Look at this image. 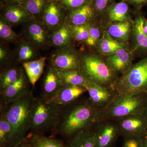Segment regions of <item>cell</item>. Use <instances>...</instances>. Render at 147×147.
I'll use <instances>...</instances> for the list:
<instances>
[{"mask_svg": "<svg viewBox=\"0 0 147 147\" xmlns=\"http://www.w3.org/2000/svg\"><path fill=\"white\" fill-rule=\"evenodd\" d=\"M62 108L55 132L69 138L81 131L93 128L98 109L88 98L80 99Z\"/></svg>", "mask_w": 147, "mask_h": 147, "instance_id": "1", "label": "cell"}, {"mask_svg": "<svg viewBox=\"0 0 147 147\" xmlns=\"http://www.w3.org/2000/svg\"><path fill=\"white\" fill-rule=\"evenodd\" d=\"M147 103V92L123 94L117 95L105 108L98 109L96 123L117 119L136 114L144 113Z\"/></svg>", "mask_w": 147, "mask_h": 147, "instance_id": "2", "label": "cell"}, {"mask_svg": "<svg viewBox=\"0 0 147 147\" xmlns=\"http://www.w3.org/2000/svg\"><path fill=\"white\" fill-rule=\"evenodd\" d=\"M34 97L32 90L28 94L9 104L3 113L13 129L12 147L22 142L30 130L32 104Z\"/></svg>", "mask_w": 147, "mask_h": 147, "instance_id": "3", "label": "cell"}, {"mask_svg": "<svg viewBox=\"0 0 147 147\" xmlns=\"http://www.w3.org/2000/svg\"><path fill=\"white\" fill-rule=\"evenodd\" d=\"M80 71L90 82L104 88L114 89L117 74L108 65L104 59L92 52H79Z\"/></svg>", "mask_w": 147, "mask_h": 147, "instance_id": "4", "label": "cell"}, {"mask_svg": "<svg viewBox=\"0 0 147 147\" xmlns=\"http://www.w3.org/2000/svg\"><path fill=\"white\" fill-rule=\"evenodd\" d=\"M62 107L42 97L35 98L32 104L30 127L31 132L43 134L55 131L60 117Z\"/></svg>", "mask_w": 147, "mask_h": 147, "instance_id": "5", "label": "cell"}, {"mask_svg": "<svg viewBox=\"0 0 147 147\" xmlns=\"http://www.w3.org/2000/svg\"><path fill=\"white\" fill-rule=\"evenodd\" d=\"M114 89L119 94L147 92V57L123 74Z\"/></svg>", "mask_w": 147, "mask_h": 147, "instance_id": "6", "label": "cell"}, {"mask_svg": "<svg viewBox=\"0 0 147 147\" xmlns=\"http://www.w3.org/2000/svg\"><path fill=\"white\" fill-rule=\"evenodd\" d=\"M50 65L57 71H80L79 53L73 45L56 48L50 54Z\"/></svg>", "mask_w": 147, "mask_h": 147, "instance_id": "7", "label": "cell"}, {"mask_svg": "<svg viewBox=\"0 0 147 147\" xmlns=\"http://www.w3.org/2000/svg\"><path fill=\"white\" fill-rule=\"evenodd\" d=\"M22 26L20 34L22 37L31 42L39 50H47L51 47L50 35L41 21L32 18Z\"/></svg>", "mask_w": 147, "mask_h": 147, "instance_id": "8", "label": "cell"}, {"mask_svg": "<svg viewBox=\"0 0 147 147\" xmlns=\"http://www.w3.org/2000/svg\"><path fill=\"white\" fill-rule=\"evenodd\" d=\"M115 120L121 136L146 137L147 118L144 113L130 115Z\"/></svg>", "mask_w": 147, "mask_h": 147, "instance_id": "9", "label": "cell"}, {"mask_svg": "<svg viewBox=\"0 0 147 147\" xmlns=\"http://www.w3.org/2000/svg\"><path fill=\"white\" fill-rule=\"evenodd\" d=\"M96 147H113L120 132L115 120L97 123L93 128Z\"/></svg>", "mask_w": 147, "mask_h": 147, "instance_id": "10", "label": "cell"}, {"mask_svg": "<svg viewBox=\"0 0 147 147\" xmlns=\"http://www.w3.org/2000/svg\"><path fill=\"white\" fill-rule=\"evenodd\" d=\"M66 16L67 11L58 0H50L40 21L50 35L65 24Z\"/></svg>", "mask_w": 147, "mask_h": 147, "instance_id": "11", "label": "cell"}, {"mask_svg": "<svg viewBox=\"0 0 147 147\" xmlns=\"http://www.w3.org/2000/svg\"><path fill=\"white\" fill-rule=\"evenodd\" d=\"M30 85L31 84L25 72L17 82L0 92L1 112L5 111L9 104L28 94L31 90L30 89Z\"/></svg>", "mask_w": 147, "mask_h": 147, "instance_id": "12", "label": "cell"}, {"mask_svg": "<svg viewBox=\"0 0 147 147\" xmlns=\"http://www.w3.org/2000/svg\"><path fill=\"white\" fill-rule=\"evenodd\" d=\"M86 88L90 102L98 109L107 107L118 94L114 89L104 88L91 82Z\"/></svg>", "mask_w": 147, "mask_h": 147, "instance_id": "13", "label": "cell"}, {"mask_svg": "<svg viewBox=\"0 0 147 147\" xmlns=\"http://www.w3.org/2000/svg\"><path fill=\"white\" fill-rule=\"evenodd\" d=\"M13 50V63L22 64L41 57L38 48L21 36Z\"/></svg>", "mask_w": 147, "mask_h": 147, "instance_id": "14", "label": "cell"}, {"mask_svg": "<svg viewBox=\"0 0 147 147\" xmlns=\"http://www.w3.org/2000/svg\"><path fill=\"white\" fill-rule=\"evenodd\" d=\"M63 86L57 70L49 65L43 77L41 97L46 100H51Z\"/></svg>", "mask_w": 147, "mask_h": 147, "instance_id": "15", "label": "cell"}, {"mask_svg": "<svg viewBox=\"0 0 147 147\" xmlns=\"http://www.w3.org/2000/svg\"><path fill=\"white\" fill-rule=\"evenodd\" d=\"M104 60L114 72L123 74L132 66L133 56L131 52L125 47L105 56Z\"/></svg>", "mask_w": 147, "mask_h": 147, "instance_id": "16", "label": "cell"}, {"mask_svg": "<svg viewBox=\"0 0 147 147\" xmlns=\"http://www.w3.org/2000/svg\"><path fill=\"white\" fill-rule=\"evenodd\" d=\"M1 16L11 27L22 26L32 18L26 9L20 5L17 4L1 5Z\"/></svg>", "mask_w": 147, "mask_h": 147, "instance_id": "17", "label": "cell"}, {"mask_svg": "<svg viewBox=\"0 0 147 147\" xmlns=\"http://www.w3.org/2000/svg\"><path fill=\"white\" fill-rule=\"evenodd\" d=\"M92 1L82 7L67 11L65 24L70 26H80L93 22L95 11Z\"/></svg>", "mask_w": 147, "mask_h": 147, "instance_id": "18", "label": "cell"}, {"mask_svg": "<svg viewBox=\"0 0 147 147\" xmlns=\"http://www.w3.org/2000/svg\"><path fill=\"white\" fill-rule=\"evenodd\" d=\"M86 92L85 87L64 85L50 100L62 108L78 100Z\"/></svg>", "mask_w": 147, "mask_h": 147, "instance_id": "19", "label": "cell"}, {"mask_svg": "<svg viewBox=\"0 0 147 147\" xmlns=\"http://www.w3.org/2000/svg\"><path fill=\"white\" fill-rule=\"evenodd\" d=\"M145 18L139 16L134 20L132 26V34L134 50L142 54H147V35L143 28Z\"/></svg>", "mask_w": 147, "mask_h": 147, "instance_id": "20", "label": "cell"}, {"mask_svg": "<svg viewBox=\"0 0 147 147\" xmlns=\"http://www.w3.org/2000/svg\"><path fill=\"white\" fill-rule=\"evenodd\" d=\"M50 46L61 48L72 45L74 41L71 27L64 24L50 35Z\"/></svg>", "mask_w": 147, "mask_h": 147, "instance_id": "21", "label": "cell"}, {"mask_svg": "<svg viewBox=\"0 0 147 147\" xmlns=\"http://www.w3.org/2000/svg\"><path fill=\"white\" fill-rule=\"evenodd\" d=\"M46 59V57H42L37 59L22 64L27 77L33 87L44 72Z\"/></svg>", "mask_w": 147, "mask_h": 147, "instance_id": "22", "label": "cell"}, {"mask_svg": "<svg viewBox=\"0 0 147 147\" xmlns=\"http://www.w3.org/2000/svg\"><path fill=\"white\" fill-rule=\"evenodd\" d=\"M25 72L23 66L13 64L1 70L0 74V92L20 79Z\"/></svg>", "mask_w": 147, "mask_h": 147, "instance_id": "23", "label": "cell"}, {"mask_svg": "<svg viewBox=\"0 0 147 147\" xmlns=\"http://www.w3.org/2000/svg\"><path fill=\"white\" fill-rule=\"evenodd\" d=\"M131 29L132 27L131 22L127 20L112 24L108 28L107 32L114 39L126 45Z\"/></svg>", "mask_w": 147, "mask_h": 147, "instance_id": "24", "label": "cell"}, {"mask_svg": "<svg viewBox=\"0 0 147 147\" xmlns=\"http://www.w3.org/2000/svg\"><path fill=\"white\" fill-rule=\"evenodd\" d=\"M125 44L121 43L114 39L108 32L103 33L96 47L102 55H110L121 48L126 47Z\"/></svg>", "mask_w": 147, "mask_h": 147, "instance_id": "25", "label": "cell"}, {"mask_svg": "<svg viewBox=\"0 0 147 147\" xmlns=\"http://www.w3.org/2000/svg\"><path fill=\"white\" fill-rule=\"evenodd\" d=\"M67 147H96L93 128L81 131L69 138Z\"/></svg>", "mask_w": 147, "mask_h": 147, "instance_id": "26", "label": "cell"}, {"mask_svg": "<svg viewBox=\"0 0 147 147\" xmlns=\"http://www.w3.org/2000/svg\"><path fill=\"white\" fill-rule=\"evenodd\" d=\"M32 147H67L62 141L43 134L31 132L27 136Z\"/></svg>", "mask_w": 147, "mask_h": 147, "instance_id": "27", "label": "cell"}, {"mask_svg": "<svg viewBox=\"0 0 147 147\" xmlns=\"http://www.w3.org/2000/svg\"><path fill=\"white\" fill-rule=\"evenodd\" d=\"M58 71L64 85L86 87L90 83L79 70Z\"/></svg>", "mask_w": 147, "mask_h": 147, "instance_id": "28", "label": "cell"}, {"mask_svg": "<svg viewBox=\"0 0 147 147\" xmlns=\"http://www.w3.org/2000/svg\"><path fill=\"white\" fill-rule=\"evenodd\" d=\"M13 137L12 127L7 119L4 113H1L0 147H12Z\"/></svg>", "mask_w": 147, "mask_h": 147, "instance_id": "29", "label": "cell"}, {"mask_svg": "<svg viewBox=\"0 0 147 147\" xmlns=\"http://www.w3.org/2000/svg\"><path fill=\"white\" fill-rule=\"evenodd\" d=\"M50 0H27L20 5L26 9L32 18L41 20L45 7Z\"/></svg>", "mask_w": 147, "mask_h": 147, "instance_id": "30", "label": "cell"}, {"mask_svg": "<svg viewBox=\"0 0 147 147\" xmlns=\"http://www.w3.org/2000/svg\"><path fill=\"white\" fill-rule=\"evenodd\" d=\"M21 34H17L5 19L0 16V39L1 41L14 45L21 38Z\"/></svg>", "mask_w": 147, "mask_h": 147, "instance_id": "31", "label": "cell"}, {"mask_svg": "<svg viewBox=\"0 0 147 147\" xmlns=\"http://www.w3.org/2000/svg\"><path fill=\"white\" fill-rule=\"evenodd\" d=\"M108 16L109 20L112 22L129 20L128 5L124 2L115 4L109 9Z\"/></svg>", "mask_w": 147, "mask_h": 147, "instance_id": "32", "label": "cell"}, {"mask_svg": "<svg viewBox=\"0 0 147 147\" xmlns=\"http://www.w3.org/2000/svg\"><path fill=\"white\" fill-rule=\"evenodd\" d=\"M13 63V50L9 43L0 41V67L1 70L10 66Z\"/></svg>", "mask_w": 147, "mask_h": 147, "instance_id": "33", "label": "cell"}, {"mask_svg": "<svg viewBox=\"0 0 147 147\" xmlns=\"http://www.w3.org/2000/svg\"><path fill=\"white\" fill-rule=\"evenodd\" d=\"M91 23L71 26L74 41L84 43L87 40Z\"/></svg>", "mask_w": 147, "mask_h": 147, "instance_id": "34", "label": "cell"}, {"mask_svg": "<svg viewBox=\"0 0 147 147\" xmlns=\"http://www.w3.org/2000/svg\"><path fill=\"white\" fill-rule=\"evenodd\" d=\"M93 23L94 22H92L90 25L88 37L84 43L86 46L90 48L96 47L100 38V29Z\"/></svg>", "mask_w": 147, "mask_h": 147, "instance_id": "35", "label": "cell"}, {"mask_svg": "<svg viewBox=\"0 0 147 147\" xmlns=\"http://www.w3.org/2000/svg\"><path fill=\"white\" fill-rule=\"evenodd\" d=\"M122 147H147L146 137L135 136L123 137Z\"/></svg>", "mask_w": 147, "mask_h": 147, "instance_id": "36", "label": "cell"}, {"mask_svg": "<svg viewBox=\"0 0 147 147\" xmlns=\"http://www.w3.org/2000/svg\"><path fill=\"white\" fill-rule=\"evenodd\" d=\"M66 11H71L82 7L92 1V0H58Z\"/></svg>", "mask_w": 147, "mask_h": 147, "instance_id": "37", "label": "cell"}, {"mask_svg": "<svg viewBox=\"0 0 147 147\" xmlns=\"http://www.w3.org/2000/svg\"><path fill=\"white\" fill-rule=\"evenodd\" d=\"M109 0H92L95 9L100 12L105 10L108 7Z\"/></svg>", "mask_w": 147, "mask_h": 147, "instance_id": "38", "label": "cell"}, {"mask_svg": "<svg viewBox=\"0 0 147 147\" xmlns=\"http://www.w3.org/2000/svg\"><path fill=\"white\" fill-rule=\"evenodd\" d=\"M27 1V0H1V4L2 5L11 4L21 5Z\"/></svg>", "mask_w": 147, "mask_h": 147, "instance_id": "39", "label": "cell"}, {"mask_svg": "<svg viewBox=\"0 0 147 147\" xmlns=\"http://www.w3.org/2000/svg\"><path fill=\"white\" fill-rule=\"evenodd\" d=\"M137 7L140 8L147 4V0H125Z\"/></svg>", "mask_w": 147, "mask_h": 147, "instance_id": "40", "label": "cell"}, {"mask_svg": "<svg viewBox=\"0 0 147 147\" xmlns=\"http://www.w3.org/2000/svg\"><path fill=\"white\" fill-rule=\"evenodd\" d=\"M14 147H32V146L28 138L26 137L22 142Z\"/></svg>", "mask_w": 147, "mask_h": 147, "instance_id": "41", "label": "cell"}, {"mask_svg": "<svg viewBox=\"0 0 147 147\" xmlns=\"http://www.w3.org/2000/svg\"><path fill=\"white\" fill-rule=\"evenodd\" d=\"M143 28L145 33L147 35V19H145L144 22Z\"/></svg>", "mask_w": 147, "mask_h": 147, "instance_id": "42", "label": "cell"}, {"mask_svg": "<svg viewBox=\"0 0 147 147\" xmlns=\"http://www.w3.org/2000/svg\"><path fill=\"white\" fill-rule=\"evenodd\" d=\"M144 114L145 116H146L147 118V103L146 106V109H145V112L144 113Z\"/></svg>", "mask_w": 147, "mask_h": 147, "instance_id": "43", "label": "cell"}, {"mask_svg": "<svg viewBox=\"0 0 147 147\" xmlns=\"http://www.w3.org/2000/svg\"><path fill=\"white\" fill-rule=\"evenodd\" d=\"M146 138H147V136H146Z\"/></svg>", "mask_w": 147, "mask_h": 147, "instance_id": "44", "label": "cell"}]
</instances>
